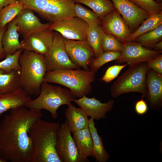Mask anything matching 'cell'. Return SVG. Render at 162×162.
<instances>
[{"label":"cell","instance_id":"cell-37","mask_svg":"<svg viewBox=\"0 0 162 162\" xmlns=\"http://www.w3.org/2000/svg\"><path fill=\"white\" fill-rule=\"evenodd\" d=\"M143 98L142 97V98L137 101L135 104V111L138 115H144L146 114L148 110V105L146 101L143 100Z\"/></svg>","mask_w":162,"mask_h":162},{"label":"cell","instance_id":"cell-6","mask_svg":"<svg viewBox=\"0 0 162 162\" xmlns=\"http://www.w3.org/2000/svg\"><path fill=\"white\" fill-rule=\"evenodd\" d=\"M149 68L147 62L129 66L111 85V96L116 98L124 93L136 92L140 93L142 97L146 98V77Z\"/></svg>","mask_w":162,"mask_h":162},{"label":"cell","instance_id":"cell-17","mask_svg":"<svg viewBox=\"0 0 162 162\" xmlns=\"http://www.w3.org/2000/svg\"><path fill=\"white\" fill-rule=\"evenodd\" d=\"M73 101L84 110L88 116L97 120L106 118V113L111 110L114 103L113 100H111L102 103L95 97L89 98L86 96L75 99Z\"/></svg>","mask_w":162,"mask_h":162},{"label":"cell","instance_id":"cell-10","mask_svg":"<svg viewBox=\"0 0 162 162\" xmlns=\"http://www.w3.org/2000/svg\"><path fill=\"white\" fill-rule=\"evenodd\" d=\"M122 50L116 63H124L131 66L147 62L161 54L162 51L147 49L135 41L122 43Z\"/></svg>","mask_w":162,"mask_h":162},{"label":"cell","instance_id":"cell-12","mask_svg":"<svg viewBox=\"0 0 162 162\" xmlns=\"http://www.w3.org/2000/svg\"><path fill=\"white\" fill-rule=\"evenodd\" d=\"M116 9L123 18L131 33L150 15L130 0H111Z\"/></svg>","mask_w":162,"mask_h":162},{"label":"cell","instance_id":"cell-21","mask_svg":"<svg viewBox=\"0 0 162 162\" xmlns=\"http://www.w3.org/2000/svg\"><path fill=\"white\" fill-rule=\"evenodd\" d=\"M8 24L2 38V43L6 55L14 54L22 48L14 18Z\"/></svg>","mask_w":162,"mask_h":162},{"label":"cell","instance_id":"cell-24","mask_svg":"<svg viewBox=\"0 0 162 162\" xmlns=\"http://www.w3.org/2000/svg\"><path fill=\"white\" fill-rule=\"evenodd\" d=\"M88 128L91 135L93 144L92 154L98 162H106L109 160L110 155L104 148L102 138L98 133L94 120L90 118Z\"/></svg>","mask_w":162,"mask_h":162},{"label":"cell","instance_id":"cell-29","mask_svg":"<svg viewBox=\"0 0 162 162\" xmlns=\"http://www.w3.org/2000/svg\"><path fill=\"white\" fill-rule=\"evenodd\" d=\"M162 25L150 32L138 37L134 41L140 44L143 46L151 49L157 43L162 41Z\"/></svg>","mask_w":162,"mask_h":162},{"label":"cell","instance_id":"cell-14","mask_svg":"<svg viewBox=\"0 0 162 162\" xmlns=\"http://www.w3.org/2000/svg\"><path fill=\"white\" fill-rule=\"evenodd\" d=\"M103 31L111 34L121 43L127 42L131 33L121 15L116 9L100 20Z\"/></svg>","mask_w":162,"mask_h":162},{"label":"cell","instance_id":"cell-43","mask_svg":"<svg viewBox=\"0 0 162 162\" xmlns=\"http://www.w3.org/2000/svg\"><path fill=\"white\" fill-rule=\"evenodd\" d=\"M0 125H1V122H0Z\"/></svg>","mask_w":162,"mask_h":162},{"label":"cell","instance_id":"cell-18","mask_svg":"<svg viewBox=\"0 0 162 162\" xmlns=\"http://www.w3.org/2000/svg\"><path fill=\"white\" fill-rule=\"evenodd\" d=\"M146 85L147 99L150 107L158 109L162 103V74L149 68L146 74Z\"/></svg>","mask_w":162,"mask_h":162},{"label":"cell","instance_id":"cell-31","mask_svg":"<svg viewBox=\"0 0 162 162\" xmlns=\"http://www.w3.org/2000/svg\"><path fill=\"white\" fill-rule=\"evenodd\" d=\"M74 11L76 16L85 21L89 26L100 24V20L96 14L80 3H75Z\"/></svg>","mask_w":162,"mask_h":162},{"label":"cell","instance_id":"cell-40","mask_svg":"<svg viewBox=\"0 0 162 162\" xmlns=\"http://www.w3.org/2000/svg\"><path fill=\"white\" fill-rule=\"evenodd\" d=\"M153 48L154 49V50L157 51H162V41H161L156 43L154 45Z\"/></svg>","mask_w":162,"mask_h":162},{"label":"cell","instance_id":"cell-2","mask_svg":"<svg viewBox=\"0 0 162 162\" xmlns=\"http://www.w3.org/2000/svg\"><path fill=\"white\" fill-rule=\"evenodd\" d=\"M60 126L41 119L34 123L29 131L34 147L31 162H62L56 148Z\"/></svg>","mask_w":162,"mask_h":162},{"label":"cell","instance_id":"cell-15","mask_svg":"<svg viewBox=\"0 0 162 162\" xmlns=\"http://www.w3.org/2000/svg\"><path fill=\"white\" fill-rule=\"evenodd\" d=\"M54 32L49 28L33 33L21 41L23 50L44 55L49 50L53 43Z\"/></svg>","mask_w":162,"mask_h":162},{"label":"cell","instance_id":"cell-35","mask_svg":"<svg viewBox=\"0 0 162 162\" xmlns=\"http://www.w3.org/2000/svg\"><path fill=\"white\" fill-rule=\"evenodd\" d=\"M128 65H115L109 67L100 80L106 82H109L116 78L121 71Z\"/></svg>","mask_w":162,"mask_h":162},{"label":"cell","instance_id":"cell-11","mask_svg":"<svg viewBox=\"0 0 162 162\" xmlns=\"http://www.w3.org/2000/svg\"><path fill=\"white\" fill-rule=\"evenodd\" d=\"M89 28L86 22L77 16L51 23L49 27L65 38L80 41H86Z\"/></svg>","mask_w":162,"mask_h":162},{"label":"cell","instance_id":"cell-25","mask_svg":"<svg viewBox=\"0 0 162 162\" xmlns=\"http://www.w3.org/2000/svg\"><path fill=\"white\" fill-rule=\"evenodd\" d=\"M161 25L162 12L150 15L134 32L131 33L127 42L134 41L139 36L153 30Z\"/></svg>","mask_w":162,"mask_h":162},{"label":"cell","instance_id":"cell-36","mask_svg":"<svg viewBox=\"0 0 162 162\" xmlns=\"http://www.w3.org/2000/svg\"><path fill=\"white\" fill-rule=\"evenodd\" d=\"M148 67L156 73L162 74V55H159L156 57L147 62Z\"/></svg>","mask_w":162,"mask_h":162},{"label":"cell","instance_id":"cell-33","mask_svg":"<svg viewBox=\"0 0 162 162\" xmlns=\"http://www.w3.org/2000/svg\"><path fill=\"white\" fill-rule=\"evenodd\" d=\"M101 46L103 52L112 51L121 52L122 50V43L112 35L104 31Z\"/></svg>","mask_w":162,"mask_h":162},{"label":"cell","instance_id":"cell-27","mask_svg":"<svg viewBox=\"0 0 162 162\" xmlns=\"http://www.w3.org/2000/svg\"><path fill=\"white\" fill-rule=\"evenodd\" d=\"M103 32L100 24L89 26L86 41L94 51L95 57L103 52L101 46Z\"/></svg>","mask_w":162,"mask_h":162},{"label":"cell","instance_id":"cell-39","mask_svg":"<svg viewBox=\"0 0 162 162\" xmlns=\"http://www.w3.org/2000/svg\"><path fill=\"white\" fill-rule=\"evenodd\" d=\"M17 0H0V10L5 6H7Z\"/></svg>","mask_w":162,"mask_h":162},{"label":"cell","instance_id":"cell-13","mask_svg":"<svg viewBox=\"0 0 162 162\" xmlns=\"http://www.w3.org/2000/svg\"><path fill=\"white\" fill-rule=\"evenodd\" d=\"M66 52L71 61L80 68L90 70L88 62L95 57L94 51L86 41L75 40L64 38Z\"/></svg>","mask_w":162,"mask_h":162},{"label":"cell","instance_id":"cell-41","mask_svg":"<svg viewBox=\"0 0 162 162\" xmlns=\"http://www.w3.org/2000/svg\"><path fill=\"white\" fill-rule=\"evenodd\" d=\"M8 160L3 157L0 156V162H7Z\"/></svg>","mask_w":162,"mask_h":162},{"label":"cell","instance_id":"cell-8","mask_svg":"<svg viewBox=\"0 0 162 162\" xmlns=\"http://www.w3.org/2000/svg\"><path fill=\"white\" fill-rule=\"evenodd\" d=\"M46 72L58 69H76L80 68L74 64L66 50L64 38L59 32H54L52 46L44 55Z\"/></svg>","mask_w":162,"mask_h":162},{"label":"cell","instance_id":"cell-42","mask_svg":"<svg viewBox=\"0 0 162 162\" xmlns=\"http://www.w3.org/2000/svg\"><path fill=\"white\" fill-rule=\"evenodd\" d=\"M156 2L159 4H162V0H155Z\"/></svg>","mask_w":162,"mask_h":162},{"label":"cell","instance_id":"cell-20","mask_svg":"<svg viewBox=\"0 0 162 162\" xmlns=\"http://www.w3.org/2000/svg\"><path fill=\"white\" fill-rule=\"evenodd\" d=\"M65 115L68 127L71 133L88 127L89 119L81 108H77L71 103L68 105Z\"/></svg>","mask_w":162,"mask_h":162},{"label":"cell","instance_id":"cell-5","mask_svg":"<svg viewBox=\"0 0 162 162\" xmlns=\"http://www.w3.org/2000/svg\"><path fill=\"white\" fill-rule=\"evenodd\" d=\"M75 99L69 89L43 82L38 97L32 99L25 106L36 111L46 110L50 112L52 118L55 119L58 117L57 111L59 107L64 105H68Z\"/></svg>","mask_w":162,"mask_h":162},{"label":"cell","instance_id":"cell-28","mask_svg":"<svg viewBox=\"0 0 162 162\" xmlns=\"http://www.w3.org/2000/svg\"><path fill=\"white\" fill-rule=\"evenodd\" d=\"M23 8L19 0L4 7L0 10V30L13 20Z\"/></svg>","mask_w":162,"mask_h":162},{"label":"cell","instance_id":"cell-7","mask_svg":"<svg viewBox=\"0 0 162 162\" xmlns=\"http://www.w3.org/2000/svg\"><path fill=\"white\" fill-rule=\"evenodd\" d=\"M23 8L32 10L52 23L76 16L73 0H18Z\"/></svg>","mask_w":162,"mask_h":162},{"label":"cell","instance_id":"cell-44","mask_svg":"<svg viewBox=\"0 0 162 162\" xmlns=\"http://www.w3.org/2000/svg\"><path fill=\"white\" fill-rule=\"evenodd\" d=\"M1 94L0 93V95Z\"/></svg>","mask_w":162,"mask_h":162},{"label":"cell","instance_id":"cell-23","mask_svg":"<svg viewBox=\"0 0 162 162\" xmlns=\"http://www.w3.org/2000/svg\"><path fill=\"white\" fill-rule=\"evenodd\" d=\"M73 134V138L80 155L85 158L93 157L92 141L88 127Z\"/></svg>","mask_w":162,"mask_h":162},{"label":"cell","instance_id":"cell-34","mask_svg":"<svg viewBox=\"0 0 162 162\" xmlns=\"http://www.w3.org/2000/svg\"><path fill=\"white\" fill-rule=\"evenodd\" d=\"M130 0L150 15L162 12V4L158 3L154 0Z\"/></svg>","mask_w":162,"mask_h":162},{"label":"cell","instance_id":"cell-3","mask_svg":"<svg viewBox=\"0 0 162 162\" xmlns=\"http://www.w3.org/2000/svg\"><path fill=\"white\" fill-rule=\"evenodd\" d=\"M19 62L21 88L30 96H38L46 72L44 55L23 50Z\"/></svg>","mask_w":162,"mask_h":162},{"label":"cell","instance_id":"cell-26","mask_svg":"<svg viewBox=\"0 0 162 162\" xmlns=\"http://www.w3.org/2000/svg\"><path fill=\"white\" fill-rule=\"evenodd\" d=\"M75 3L82 4L91 8L100 20L116 9L110 0H73Z\"/></svg>","mask_w":162,"mask_h":162},{"label":"cell","instance_id":"cell-1","mask_svg":"<svg viewBox=\"0 0 162 162\" xmlns=\"http://www.w3.org/2000/svg\"><path fill=\"white\" fill-rule=\"evenodd\" d=\"M42 116L24 106L10 110L1 122L0 156L8 161L31 162L34 147L29 131Z\"/></svg>","mask_w":162,"mask_h":162},{"label":"cell","instance_id":"cell-32","mask_svg":"<svg viewBox=\"0 0 162 162\" xmlns=\"http://www.w3.org/2000/svg\"><path fill=\"white\" fill-rule=\"evenodd\" d=\"M23 50L22 48H21L14 54L6 55L5 58L0 62V69L8 72L13 70H20L19 59Z\"/></svg>","mask_w":162,"mask_h":162},{"label":"cell","instance_id":"cell-4","mask_svg":"<svg viewBox=\"0 0 162 162\" xmlns=\"http://www.w3.org/2000/svg\"><path fill=\"white\" fill-rule=\"evenodd\" d=\"M95 72L80 69H58L46 72L43 82L57 83L68 88L75 98L90 94Z\"/></svg>","mask_w":162,"mask_h":162},{"label":"cell","instance_id":"cell-30","mask_svg":"<svg viewBox=\"0 0 162 162\" xmlns=\"http://www.w3.org/2000/svg\"><path fill=\"white\" fill-rule=\"evenodd\" d=\"M121 52L116 51L103 52L98 57L92 58L89 61L88 66L90 70L96 72L106 63L117 59L120 56Z\"/></svg>","mask_w":162,"mask_h":162},{"label":"cell","instance_id":"cell-19","mask_svg":"<svg viewBox=\"0 0 162 162\" xmlns=\"http://www.w3.org/2000/svg\"><path fill=\"white\" fill-rule=\"evenodd\" d=\"M32 100L30 95L21 88L12 93L0 95V115L4 112L24 106Z\"/></svg>","mask_w":162,"mask_h":162},{"label":"cell","instance_id":"cell-9","mask_svg":"<svg viewBox=\"0 0 162 162\" xmlns=\"http://www.w3.org/2000/svg\"><path fill=\"white\" fill-rule=\"evenodd\" d=\"M71 134L66 120L60 125L56 145L60 159L62 162H89L80 154Z\"/></svg>","mask_w":162,"mask_h":162},{"label":"cell","instance_id":"cell-16","mask_svg":"<svg viewBox=\"0 0 162 162\" xmlns=\"http://www.w3.org/2000/svg\"><path fill=\"white\" fill-rule=\"evenodd\" d=\"M18 32L25 38L29 34L49 28L51 23H43L31 9L23 8L14 18Z\"/></svg>","mask_w":162,"mask_h":162},{"label":"cell","instance_id":"cell-22","mask_svg":"<svg viewBox=\"0 0 162 162\" xmlns=\"http://www.w3.org/2000/svg\"><path fill=\"white\" fill-rule=\"evenodd\" d=\"M20 70L9 72L0 69V93L9 94L21 88Z\"/></svg>","mask_w":162,"mask_h":162},{"label":"cell","instance_id":"cell-38","mask_svg":"<svg viewBox=\"0 0 162 162\" xmlns=\"http://www.w3.org/2000/svg\"><path fill=\"white\" fill-rule=\"evenodd\" d=\"M7 27V25H6L3 28L0 30V60L4 58L6 56L2 43V38Z\"/></svg>","mask_w":162,"mask_h":162}]
</instances>
